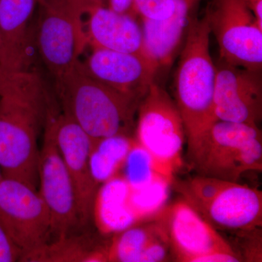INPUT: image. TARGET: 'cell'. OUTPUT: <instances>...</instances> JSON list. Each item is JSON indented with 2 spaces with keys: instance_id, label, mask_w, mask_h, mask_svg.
I'll use <instances>...</instances> for the list:
<instances>
[{
  "instance_id": "obj_1",
  "label": "cell",
  "mask_w": 262,
  "mask_h": 262,
  "mask_svg": "<svg viewBox=\"0 0 262 262\" xmlns=\"http://www.w3.org/2000/svg\"><path fill=\"white\" fill-rule=\"evenodd\" d=\"M42 78L30 70L13 72L0 95V171L37 190V139L48 115Z\"/></svg>"
},
{
  "instance_id": "obj_2",
  "label": "cell",
  "mask_w": 262,
  "mask_h": 262,
  "mask_svg": "<svg viewBox=\"0 0 262 262\" xmlns=\"http://www.w3.org/2000/svg\"><path fill=\"white\" fill-rule=\"evenodd\" d=\"M80 61L56 80L62 113L89 136L94 148L103 139L130 136L141 100L94 80L84 72Z\"/></svg>"
},
{
  "instance_id": "obj_3",
  "label": "cell",
  "mask_w": 262,
  "mask_h": 262,
  "mask_svg": "<svg viewBox=\"0 0 262 262\" xmlns=\"http://www.w3.org/2000/svg\"><path fill=\"white\" fill-rule=\"evenodd\" d=\"M211 29L206 13L191 18L174 81L175 103L182 116L188 148L217 121L215 65L210 53Z\"/></svg>"
},
{
  "instance_id": "obj_4",
  "label": "cell",
  "mask_w": 262,
  "mask_h": 262,
  "mask_svg": "<svg viewBox=\"0 0 262 262\" xmlns=\"http://www.w3.org/2000/svg\"><path fill=\"white\" fill-rule=\"evenodd\" d=\"M196 175L237 182L244 174L262 171V134L258 126L217 120L187 149Z\"/></svg>"
},
{
  "instance_id": "obj_5",
  "label": "cell",
  "mask_w": 262,
  "mask_h": 262,
  "mask_svg": "<svg viewBox=\"0 0 262 262\" xmlns=\"http://www.w3.org/2000/svg\"><path fill=\"white\" fill-rule=\"evenodd\" d=\"M172 187L216 230L235 234L261 228V191L196 174L174 178Z\"/></svg>"
},
{
  "instance_id": "obj_6",
  "label": "cell",
  "mask_w": 262,
  "mask_h": 262,
  "mask_svg": "<svg viewBox=\"0 0 262 262\" xmlns=\"http://www.w3.org/2000/svg\"><path fill=\"white\" fill-rule=\"evenodd\" d=\"M89 0H38L36 46L56 80L79 61L88 46L84 16Z\"/></svg>"
},
{
  "instance_id": "obj_7",
  "label": "cell",
  "mask_w": 262,
  "mask_h": 262,
  "mask_svg": "<svg viewBox=\"0 0 262 262\" xmlns=\"http://www.w3.org/2000/svg\"><path fill=\"white\" fill-rule=\"evenodd\" d=\"M136 142L152 157L160 171L170 179L184 165L185 130L175 101L153 81L138 108Z\"/></svg>"
},
{
  "instance_id": "obj_8",
  "label": "cell",
  "mask_w": 262,
  "mask_h": 262,
  "mask_svg": "<svg viewBox=\"0 0 262 262\" xmlns=\"http://www.w3.org/2000/svg\"><path fill=\"white\" fill-rule=\"evenodd\" d=\"M220 59L246 70L261 71L262 26L246 0H214L207 9Z\"/></svg>"
},
{
  "instance_id": "obj_9",
  "label": "cell",
  "mask_w": 262,
  "mask_h": 262,
  "mask_svg": "<svg viewBox=\"0 0 262 262\" xmlns=\"http://www.w3.org/2000/svg\"><path fill=\"white\" fill-rule=\"evenodd\" d=\"M0 226L21 250L22 258L47 244L52 234L51 213L39 192L16 179L3 177Z\"/></svg>"
},
{
  "instance_id": "obj_10",
  "label": "cell",
  "mask_w": 262,
  "mask_h": 262,
  "mask_svg": "<svg viewBox=\"0 0 262 262\" xmlns=\"http://www.w3.org/2000/svg\"><path fill=\"white\" fill-rule=\"evenodd\" d=\"M38 162L39 194L51 213L52 234L56 239L70 235L80 225L73 186L48 115Z\"/></svg>"
},
{
  "instance_id": "obj_11",
  "label": "cell",
  "mask_w": 262,
  "mask_h": 262,
  "mask_svg": "<svg viewBox=\"0 0 262 262\" xmlns=\"http://www.w3.org/2000/svg\"><path fill=\"white\" fill-rule=\"evenodd\" d=\"M55 139L70 174L80 225H87L94 214L99 182L91 165L93 145L89 136L71 117L62 113L51 117Z\"/></svg>"
},
{
  "instance_id": "obj_12",
  "label": "cell",
  "mask_w": 262,
  "mask_h": 262,
  "mask_svg": "<svg viewBox=\"0 0 262 262\" xmlns=\"http://www.w3.org/2000/svg\"><path fill=\"white\" fill-rule=\"evenodd\" d=\"M158 219L176 261L196 262L215 252H236L219 231L182 198L165 207Z\"/></svg>"
},
{
  "instance_id": "obj_13",
  "label": "cell",
  "mask_w": 262,
  "mask_h": 262,
  "mask_svg": "<svg viewBox=\"0 0 262 262\" xmlns=\"http://www.w3.org/2000/svg\"><path fill=\"white\" fill-rule=\"evenodd\" d=\"M215 69L217 120L258 126L262 119L261 71L246 70L222 59Z\"/></svg>"
},
{
  "instance_id": "obj_14",
  "label": "cell",
  "mask_w": 262,
  "mask_h": 262,
  "mask_svg": "<svg viewBox=\"0 0 262 262\" xmlns=\"http://www.w3.org/2000/svg\"><path fill=\"white\" fill-rule=\"evenodd\" d=\"M80 63L84 72L94 80L141 100L159 70L144 55L104 49H93Z\"/></svg>"
},
{
  "instance_id": "obj_15",
  "label": "cell",
  "mask_w": 262,
  "mask_h": 262,
  "mask_svg": "<svg viewBox=\"0 0 262 262\" xmlns=\"http://www.w3.org/2000/svg\"><path fill=\"white\" fill-rule=\"evenodd\" d=\"M84 30L88 46L93 49L144 55L142 28L134 15L90 4L84 16Z\"/></svg>"
},
{
  "instance_id": "obj_16",
  "label": "cell",
  "mask_w": 262,
  "mask_h": 262,
  "mask_svg": "<svg viewBox=\"0 0 262 262\" xmlns=\"http://www.w3.org/2000/svg\"><path fill=\"white\" fill-rule=\"evenodd\" d=\"M198 0H174L175 10L168 19L161 21L142 20L144 56L158 69L171 64L187 31L192 10Z\"/></svg>"
},
{
  "instance_id": "obj_17",
  "label": "cell",
  "mask_w": 262,
  "mask_h": 262,
  "mask_svg": "<svg viewBox=\"0 0 262 262\" xmlns=\"http://www.w3.org/2000/svg\"><path fill=\"white\" fill-rule=\"evenodd\" d=\"M38 0H0V35L15 72L30 63L29 28Z\"/></svg>"
},
{
  "instance_id": "obj_18",
  "label": "cell",
  "mask_w": 262,
  "mask_h": 262,
  "mask_svg": "<svg viewBox=\"0 0 262 262\" xmlns=\"http://www.w3.org/2000/svg\"><path fill=\"white\" fill-rule=\"evenodd\" d=\"M108 245L68 235L26 255L21 261H107Z\"/></svg>"
},
{
  "instance_id": "obj_19",
  "label": "cell",
  "mask_w": 262,
  "mask_h": 262,
  "mask_svg": "<svg viewBox=\"0 0 262 262\" xmlns=\"http://www.w3.org/2000/svg\"><path fill=\"white\" fill-rule=\"evenodd\" d=\"M164 233L158 219L139 222L117 232L108 243L107 261L139 262L148 245Z\"/></svg>"
},
{
  "instance_id": "obj_20",
  "label": "cell",
  "mask_w": 262,
  "mask_h": 262,
  "mask_svg": "<svg viewBox=\"0 0 262 262\" xmlns=\"http://www.w3.org/2000/svg\"><path fill=\"white\" fill-rule=\"evenodd\" d=\"M106 189L101 209L103 226L108 231L117 232L139 223L129 203L130 187L127 182L115 181Z\"/></svg>"
},
{
  "instance_id": "obj_21",
  "label": "cell",
  "mask_w": 262,
  "mask_h": 262,
  "mask_svg": "<svg viewBox=\"0 0 262 262\" xmlns=\"http://www.w3.org/2000/svg\"><path fill=\"white\" fill-rule=\"evenodd\" d=\"M135 142L130 136H115L98 143L93 149L91 165L98 182L107 180L124 165Z\"/></svg>"
},
{
  "instance_id": "obj_22",
  "label": "cell",
  "mask_w": 262,
  "mask_h": 262,
  "mask_svg": "<svg viewBox=\"0 0 262 262\" xmlns=\"http://www.w3.org/2000/svg\"><path fill=\"white\" fill-rule=\"evenodd\" d=\"M173 180L159 177L139 189H131L129 203L139 222L156 220L168 206Z\"/></svg>"
},
{
  "instance_id": "obj_23",
  "label": "cell",
  "mask_w": 262,
  "mask_h": 262,
  "mask_svg": "<svg viewBox=\"0 0 262 262\" xmlns=\"http://www.w3.org/2000/svg\"><path fill=\"white\" fill-rule=\"evenodd\" d=\"M124 165L126 182L131 189L144 187L159 177L168 178L160 171L152 157L136 141Z\"/></svg>"
},
{
  "instance_id": "obj_24",
  "label": "cell",
  "mask_w": 262,
  "mask_h": 262,
  "mask_svg": "<svg viewBox=\"0 0 262 262\" xmlns=\"http://www.w3.org/2000/svg\"><path fill=\"white\" fill-rule=\"evenodd\" d=\"M175 10L174 0H134V13L141 19L161 21L173 15Z\"/></svg>"
},
{
  "instance_id": "obj_25",
  "label": "cell",
  "mask_w": 262,
  "mask_h": 262,
  "mask_svg": "<svg viewBox=\"0 0 262 262\" xmlns=\"http://www.w3.org/2000/svg\"><path fill=\"white\" fill-rule=\"evenodd\" d=\"M241 241L237 252L242 261H262L261 228L235 233Z\"/></svg>"
},
{
  "instance_id": "obj_26",
  "label": "cell",
  "mask_w": 262,
  "mask_h": 262,
  "mask_svg": "<svg viewBox=\"0 0 262 262\" xmlns=\"http://www.w3.org/2000/svg\"><path fill=\"white\" fill-rule=\"evenodd\" d=\"M23 252L0 226V262L21 261Z\"/></svg>"
},
{
  "instance_id": "obj_27",
  "label": "cell",
  "mask_w": 262,
  "mask_h": 262,
  "mask_svg": "<svg viewBox=\"0 0 262 262\" xmlns=\"http://www.w3.org/2000/svg\"><path fill=\"white\" fill-rule=\"evenodd\" d=\"M108 8L116 13L134 15V0H108Z\"/></svg>"
},
{
  "instance_id": "obj_28",
  "label": "cell",
  "mask_w": 262,
  "mask_h": 262,
  "mask_svg": "<svg viewBox=\"0 0 262 262\" xmlns=\"http://www.w3.org/2000/svg\"><path fill=\"white\" fill-rule=\"evenodd\" d=\"M0 66L10 72H15L8 51L0 35Z\"/></svg>"
},
{
  "instance_id": "obj_29",
  "label": "cell",
  "mask_w": 262,
  "mask_h": 262,
  "mask_svg": "<svg viewBox=\"0 0 262 262\" xmlns=\"http://www.w3.org/2000/svg\"><path fill=\"white\" fill-rule=\"evenodd\" d=\"M250 9L257 19L258 23L262 26V0H246Z\"/></svg>"
},
{
  "instance_id": "obj_30",
  "label": "cell",
  "mask_w": 262,
  "mask_h": 262,
  "mask_svg": "<svg viewBox=\"0 0 262 262\" xmlns=\"http://www.w3.org/2000/svg\"><path fill=\"white\" fill-rule=\"evenodd\" d=\"M13 72H10L0 66V95L6 89Z\"/></svg>"
},
{
  "instance_id": "obj_31",
  "label": "cell",
  "mask_w": 262,
  "mask_h": 262,
  "mask_svg": "<svg viewBox=\"0 0 262 262\" xmlns=\"http://www.w3.org/2000/svg\"><path fill=\"white\" fill-rule=\"evenodd\" d=\"M90 3L96 5H104L106 0H89Z\"/></svg>"
},
{
  "instance_id": "obj_32",
  "label": "cell",
  "mask_w": 262,
  "mask_h": 262,
  "mask_svg": "<svg viewBox=\"0 0 262 262\" xmlns=\"http://www.w3.org/2000/svg\"><path fill=\"white\" fill-rule=\"evenodd\" d=\"M2 178V174H1V171H0V179H1Z\"/></svg>"
}]
</instances>
